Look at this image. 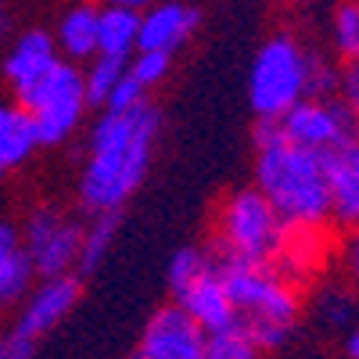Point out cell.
Returning <instances> with one entry per match:
<instances>
[{
    "mask_svg": "<svg viewBox=\"0 0 359 359\" xmlns=\"http://www.w3.org/2000/svg\"><path fill=\"white\" fill-rule=\"evenodd\" d=\"M158 137L162 111L155 101H144L137 108H101L86 130L79 172L72 184L79 212H123L151 172Z\"/></svg>",
    "mask_w": 359,
    "mask_h": 359,
    "instance_id": "6da1fadb",
    "label": "cell"
},
{
    "mask_svg": "<svg viewBox=\"0 0 359 359\" xmlns=\"http://www.w3.org/2000/svg\"><path fill=\"white\" fill-rule=\"evenodd\" d=\"M252 184L277 205L287 226H331L334 191L327 155L294 144L280 123H255Z\"/></svg>",
    "mask_w": 359,
    "mask_h": 359,
    "instance_id": "7a4b0ae2",
    "label": "cell"
},
{
    "mask_svg": "<svg viewBox=\"0 0 359 359\" xmlns=\"http://www.w3.org/2000/svg\"><path fill=\"white\" fill-rule=\"evenodd\" d=\"M338 76H341V69L331 57L316 54L291 29H277L252 54L245 97H248L255 123H280L306 97L338 94Z\"/></svg>",
    "mask_w": 359,
    "mask_h": 359,
    "instance_id": "3957f363",
    "label": "cell"
},
{
    "mask_svg": "<svg viewBox=\"0 0 359 359\" xmlns=\"http://www.w3.org/2000/svg\"><path fill=\"white\" fill-rule=\"evenodd\" d=\"M237 306V327L255 338L262 352L284 348L306 316L302 287L277 262H223Z\"/></svg>",
    "mask_w": 359,
    "mask_h": 359,
    "instance_id": "277c9868",
    "label": "cell"
},
{
    "mask_svg": "<svg viewBox=\"0 0 359 359\" xmlns=\"http://www.w3.org/2000/svg\"><path fill=\"white\" fill-rule=\"evenodd\" d=\"M287 241V219L255 184L233 187L216 201L212 248L223 262H277Z\"/></svg>",
    "mask_w": 359,
    "mask_h": 359,
    "instance_id": "5b68a950",
    "label": "cell"
},
{
    "mask_svg": "<svg viewBox=\"0 0 359 359\" xmlns=\"http://www.w3.org/2000/svg\"><path fill=\"white\" fill-rule=\"evenodd\" d=\"M22 104L33 111L36 126H40V133H43L47 151H50V147L69 144V140L83 130L90 108H94V101H90V90H86V72H83V65L62 62V69H57L50 79H43Z\"/></svg>",
    "mask_w": 359,
    "mask_h": 359,
    "instance_id": "8992f818",
    "label": "cell"
},
{
    "mask_svg": "<svg viewBox=\"0 0 359 359\" xmlns=\"http://www.w3.org/2000/svg\"><path fill=\"white\" fill-rule=\"evenodd\" d=\"M22 241L36 262L40 277H65L79 273V252H83V230L86 223L54 201H36L22 216Z\"/></svg>",
    "mask_w": 359,
    "mask_h": 359,
    "instance_id": "52a82bcc",
    "label": "cell"
},
{
    "mask_svg": "<svg viewBox=\"0 0 359 359\" xmlns=\"http://www.w3.org/2000/svg\"><path fill=\"white\" fill-rule=\"evenodd\" d=\"M280 130L294 144L331 158L359 133V118L348 111V104L338 94H313L280 118Z\"/></svg>",
    "mask_w": 359,
    "mask_h": 359,
    "instance_id": "ba28073f",
    "label": "cell"
},
{
    "mask_svg": "<svg viewBox=\"0 0 359 359\" xmlns=\"http://www.w3.org/2000/svg\"><path fill=\"white\" fill-rule=\"evenodd\" d=\"M65 54L57 47V36L54 29H43V25H25L11 36L8 50H4V62H0V72H4V83H8V94L15 101H25L33 90L50 79L57 69H62Z\"/></svg>",
    "mask_w": 359,
    "mask_h": 359,
    "instance_id": "9c48e42d",
    "label": "cell"
},
{
    "mask_svg": "<svg viewBox=\"0 0 359 359\" xmlns=\"http://www.w3.org/2000/svg\"><path fill=\"white\" fill-rule=\"evenodd\" d=\"M79 298H83V280H79V273L40 277L36 287L15 306L11 334L40 345L50 331H57V327H62V323L76 313Z\"/></svg>",
    "mask_w": 359,
    "mask_h": 359,
    "instance_id": "30bf717a",
    "label": "cell"
},
{
    "mask_svg": "<svg viewBox=\"0 0 359 359\" xmlns=\"http://www.w3.org/2000/svg\"><path fill=\"white\" fill-rule=\"evenodd\" d=\"M205 348L208 331L172 298L147 316L133 352H140L144 359H205Z\"/></svg>",
    "mask_w": 359,
    "mask_h": 359,
    "instance_id": "8fae6325",
    "label": "cell"
},
{
    "mask_svg": "<svg viewBox=\"0 0 359 359\" xmlns=\"http://www.w3.org/2000/svg\"><path fill=\"white\" fill-rule=\"evenodd\" d=\"M201 25V11L194 0H155L140 11V50H162L180 54Z\"/></svg>",
    "mask_w": 359,
    "mask_h": 359,
    "instance_id": "7c38bea8",
    "label": "cell"
},
{
    "mask_svg": "<svg viewBox=\"0 0 359 359\" xmlns=\"http://www.w3.org/2000/svg\"><path fill=\"white\" fill-rule=\"evenodd\" d=\"M176 302L184 306L208 334H219V331L237 327V306H233V294H230V284H226L223 259L212 269H205L191 287L180 291Z\"/></svg>",
    "mask_w": 359,
    "mask_h": 359,
    "instance_id": "4fadbf2b",
    "label": "cell"
},
{
    "mask_svg": "<svg viewBox=\"0 0 359 359\" xmlns=\"http://www.w3.org/2000/svg\"><path fill=\"white\" fill-rule=\"evenodd\" d=\"M47 151L43 133L36 126L33 111L22 101H4L0 104V169L4 172H22L25 165H33V158Z\"/></svg>",
    "mask_w": 359,
    "mask_h": 359,
    "instance_id": "5bb4252c",
    "label": "cell"
},
{
    "mask_svg": "<svg viewBox=\"0 0 359 359\" xmlns=\"http://www.w3.org/2000/svg\"><path fill=\"white\" fill-rule=\"evenodd\" d=\"M101 15H104L101 0H76L62 11V18L54 22V36L65 62L86 65L101 54Z\"/></svg>",
    "mask_w": 359,
    "mask_h": 359,
    "instance_id": "9a60e30c",
    "label": "cell"
},
{
    "mask_svg": "<svg viewBox=\"0 0 359 359\" xmlns=\"http://www.w3.org/2000/svg\"><path fill=\"white\" fill-rule=\"evenodd\" d=\"M36 280H40V273L22 241V226L15 219H4L0 223V302L8 309L18 306L36 287Z\"/></svg>",
    "mask_w": 359,
    "mask_h": 359,
    "instance_id": "2e32d148",
    "label": "cell"
},
{
    "mask_svg": "<svg viewBox=\"0 0 359 359\" xmlns=\"http://www.w3.org/2000/svg\"><path fill=\"white\" fill-rule=\"evenodd\" d=\"M331 165V191H334V223L352 226L359 219V133L327 158Z\"/></svg>",
    "mask_w": 359,
    "mask_h": 359,
    "instance_id": "e0dca14e",
    "label": "cell"
},
{
    "mask_svg": "<svg viewBox=\"0 0 359 359\" xmlns=\"http://www.w3.org/2000/svg\"><path fill=\"white\" fill-rule=\"evenodd\" d=\"M327 252H331L327 226H287V241H284L277 266L294 280H306L320 273V266L327 262Z\"/></svg>",
    "mask_w": 359,
    "mask_h": 359,
    "instance_id": "ac0fdd59",
    "label": "cell"
},
{
    "mask_svg": "<svg viewBox=\"0 0 359 359\" xmlns=\"http://www.w3.org/2000/svg\"><path fill=\"white\" fill-rule=\"evenodd\" d=\"M313 316L320 320V327L327 331H352L359 327V287L348 284H327L316 298H313Z\"/></svg>",
    "mask_w": 359,
    "mask_h": 359,
    "instance_id": "d6986e66",
    "label": "cell"
},
{
    "mask_svg": "<svg viewBox=\"0 0 359 359\" xmlns=\"http://www.w3.org/2000/svg\"><path fill=\"white\" fill-rule=\"evenodd\" d=\"M140 50V11L104 4L101 15V54L133 57Z\"/></svg>",
    "mask_w": 359,
    "mask_h": 359,
    "instance_id": "ffe728a7",
    "label": "cell"
},
{
    "mask_svg": "<svg viewBox=\"0 0 359 359\" xmlns=\"http://www.w3.org/2000/svg\"><path fill=\"white\" fill-rule=\"evenodd\" d=\"M118 216L123 212H97L86 216V230H83V252H79V277L94 273V269L108 259L115 237H118Z\"/></svg>",
    "mask_w": 359,
    "mask_h": 359,
    "instance_id": "44dd1931",
    "label": "cell"
},
{
    "mask_svg": "<svg viewBox=\"0 0 359 359\" xmlns=\"http://www.w3.org/2000/svg\"><path fill=\"white\" fill-rule=\"evenodd\" d=\"M219 262L216 248L212 245H184V248H176L169 266H165V284H169V294L176 298L184 287H191L205 269H212Z\"/></svg>",
    "mask_w": 359,
    "mask_h": 359,
    "instance_id": "7402d4cb",
    "label": "cell"
},
{
    "mask_svg": "<svg viewBox=\"0 0 359 359\" xmlns=\"http://www.w3.org/2000/svg\"><path fill=\"white\" fill-rule=\"evenodd\" d=\"M126 69H130V57H111V54H97L94 62L83 65V72H86V90H90V101H94V108H108V101L115 97L118 83L126 79Z\"/></svg>",
    "mask_w": 359,
    "mask_h": 359,
    "instance_id": "603a6c76",
    "label": "cell"
},
{
    "mask_svg": "<svg viewBox=\"0 0 359 359\" xmlns=\"http://www.w3.org/2000/svg\"><path fill=\"white\" fill-rule=\"evenodd\" d=\"M327 40L341 62H352L359 47V0H334L327 18Z\"/></svg>",
    "mask_w": 359,
    "mask_h": 359,
    "instance_id": "cb8c5ba5",
    "label": "cell"
},
{
    "mask_svg": "<svg viewBox=\"0 0 359 359\" xmlns=\"http://www.w3.org/2000/svg\"><path fill=\"white\" fill-rule=\"evenodd\" d=\"M266 352L255 345V338L241 327H230V331L219 334H208V348L205 359H262Z\"/></svg>",
    "mask_w": 359,
    "mask_h": 359,
    "instance_id": "d4e9b609",
    "label": "cell"
},
{
    "mask_svg": "<svg viewBox=\"0 0 359 359\" xmlns=\"http://www.w3.org/2000/svg\"><path fill=\"white\" fill-rule=\"evenodd\" d=\"M172 72V54H162V50H137L130 57V76L147 90V94H155L158 86H165Z\"/></svg>",
    "mask_w": 359,
    "mask_h": 359,
    "instance_id": "484cf974",
    "label": "cell"
},
{
    "mask_svg": "<svg viewBox=\"0 0 359 359\" xmlns=\"http://www.w3.org/2000/svg\"><path fill=\"white\" fill-rule=\"evenodd\" d=\"M338 97H341V101L348 104V111L359 118V57H355V62H345V65H341Z\"/></svg>",
    "mask_w": 359,
    "mask_h": 359,
    "instance_id": "4316f807",
    "label": "cell"
},
{
    "mask_svg": "<svg viewBox=\"0 0 359 359\" xmlns=\"http://www.w3.org/2000/svg\"><path fill=\"white\" fill-rule=\"evenodd\" d=\"M341 266H345V277L359 287V219L348 226L345 233V245H341Z\"/></svg>",
    "mask_w": 359,
    "mask_h": 359,
    "instance_id": "83f0119b",
    "label": "cell"
},
{
    "mask_svg": "<svg viewBox=\"0 0 359 359\" xmlns=\"http://www.w3.org/2000/svg\"><path fill=\"white\" fill-rule=\"evenodd\" d=\"M33 355H36V341H25L11 331L0 341V359H33Z\"/></svg>",
    "mask_w": 359,
    "mask_h": 359,
    "instance_id": "f1b7e54d",
    "label": "cell"
},
{
    "mask_svg": "<svg viewBox=\"0 0 359 359\" xmlns=\"http://www.w3.org/2000/svg\"><path fill=\"white\" fill-rule=\"evenodd\" d=\"M341 352H345V359H359V327H352V331L345 334Z\"/></svg>",
    "mask_w": 359,
    "mask_h": 359,
    "instance_id": "f546056e",
    "label": "cell"
},
{
    "mask_svg": "<svg viewBox=\"0 0 359 359\" xmlns=\"http://www.w3.org/2000/svg\"><path fill=\"white\" fill-rule=\"evenodd\" d=\"M101 4H115V8H133V11H144V8H151L155 0H101Z\"/></svg>",
    "mask_w": 359,
    "mask_h": 359,
    "instance_id": "4dcf8cb0",
    "label": "cell"
},
{
    "mask_svg": "<svg viewBox=\"0 0 359 359\" xmlns=\"http://www.w3.org/2000/svg\"><path fill=\"white\" fill-rule=\"evenodd\" d=\"M130 359H144V355H140V352H133V355H130Z\"/></svg>",
    "mask_w": 359,
    "mask_h": 359,
    "instance_id": "1f68e13d",
    "label": "cell"
},
{
    "mask_svg": "<svg viewBox=\"0 0 359 359\" xmlns=\"http://www.w3.org/2000/svg\"><path fill=\"white\" fill-rule=\"evenodd\" d=\"M355 57H359V47H355ZM355 57H352V62H355Z\"/></svg>",
    "mask_w": 359,
    "mask_h": 359,
    "instance_id": "d6a6232c",
    "label": "cell"
}]
</instances>
